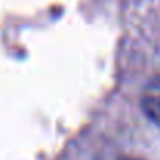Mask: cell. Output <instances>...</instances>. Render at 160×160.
<instances>
[{
	"label": "cell",
	"instance_id": "cell-1",
	"mask_svg": "<svg viewBox=\"0 0 160 160\" xmlns=\"http://www.w3.org/2000/svg\"><path fill=\"white\" fill-rule=\"evenodd\" d=\"M142 109L152 123L160 126V76L152 78L143 89Z\"/></svg>",
	"mask_w": 160,
	"mask_h": 160
},
{
	"label": "cell",
	"instance_id": "cell-2",
	"mask_svg": "<svg viewBox=\"0 0 160 160\" xmlns=\"http://www.w3.org/2000/svg\"><path fill=\"white\" fill-rule=\"evenodd\" d=\"M120 160H137V159H129V157H123V159H120Z\"/></svg>",
	"mask_w": 160,
	"mask_h": 160
}]
</instances>
